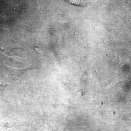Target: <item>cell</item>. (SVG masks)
<instances>
[{
  "instance_id": "3957f363",
  "label": "cell",
  "mask_w": 131,
  "mask_h": 131,
  "mask_svg": "<svg viewBox=\"0 0 131 131\" xmlns=\"http://www.w3.org/2000/svg\"><path fill=\"white\" fill-rule=\"evenodd\" d=\"M5 86L4 82L1 81L0 82V93L1 94H2V92Z\"/></svg>"
},
{
  "instance_id": "6da1fadb",
  "label": "cell",
  "mask_w": 131,
  "mask_h": 131,
  "mask_svg": "<svg viewBox=\"0 0 131 131\" xmlns=\"http://www.w3.org/2000/svg\"><path fill=\"white\" fill-rule=\"evenodd\" d=\"M61 83L62 86L68 91L71 92L74 90V83H69L64 82L60 79Z\"/></svg>"
},
{
  "instance_id": "7a4b0ae2",
  "label": "cell",
  "mask_w": 131,
  "mask_h": 131,
  "mask_svg": "<svg viewBox=\"0 0 131 131\" xmlns=\"http://www.w3.org/2000/svg\"><path fill=\"white\" fill-rule=\"evenodd\" d=\"M60 103V106L62 109H63L66 113L70 115H73L74 113V109L72 107H69L66 106L60 102H59Z\"/></svg>"
}]
</instances>
